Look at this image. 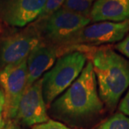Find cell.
Instances as JSON below:
<instances>
[{
  "label": "cell",
  "mask_w": 129,
  "mask_h": 129,
  "mask_svg": "<svg viewBox=\"0 0 129 129\" xmlns=\"http://www.w3.org/2000/svg\"><path fill=\"white\" fill-rule=\"evenodd\" d=\"M103 110L91 61L79 77L50 105L52 115L58 119L78 123L99 115Z\"/></svg>",
  "instance_id": "obj_1"
},
{
  "label": "cell",
  "mask_w": 129,
  "mask_h": 129,
  "mask_svg": "<svg viewBox=\"0 0 129 129\" xmlns=\"http://www.w3.org/2000/svg\"><path fill=\"white\" fill-rule=\"evenodd\" d=\"M90 61L100 98L107 108L113 110L129 87V62L108 47L93 51Z\"/></svg>",
  "instance_id": "obj_2"
},
{
  "label": "cell",
  "mask_w": 129,
  "mask_h": 129,
  "mask_svg": "<svg viewBox=\"0 0 129 129\" xmlns=\"http://www.w3.org/2000/svg\"><path fill=\"white\" fill-rule=\"evenodd\" d=\"M87 56L81 51L64 54L42 77V92L47 106H50L82 73Z\"/></svg>",
  "instance_id": "obj_3"
},
{
  "label": "cell",
  "mask_w": 129,
  "mask_h": 129,
  "mask_svg": "<svg viewBox=\"0 0 129 129\" xmlns=\"http://www.w3.org/2000/svg\"><path fill=\"white\" fill-rule=\"evenodd\" d=\"M27 59L0 70V86L5 98V120L14 119L19 103L26 89Z\"/></svg>",
  "instance_id": "obj_4"
},
{
  "label": "cell",
  "mask_w": 129,
  "mask_h": 129,
  "mask_svg": "<svg viewBox=\"0 0 129 129\" xmlns=\"http://www.w3.org/2000/svg\"><path fill=\"white\" fill-rule=\"evenodd\" d=\"M129 32V20L121 22H99L89 24L64 45L93 47L121 41Z\"/></svg>",
  "instance_id": "obj_5"
},
{
  "label": "cell",
  "mask_w": 129,
  "mask_h": 129,
  "mask_svg": "<svg viewBox=\"0 0 129 129\" xmlns=\"http://www.w3.org/2000/svg\"><path fill=\"white\" fill-rule=\"evenodd\" d=\"M41 42L40 31L34 27L2 37L0 40V70L27 59Z\"/></svg>",
  "instance_id": "obj_6"
},
{
  "label": "cell",
  "mask_w": 129,
  "mask_h": 129,
  "mask_svg": "<svg viewBox=\"0 0 129 129\" xmlns=\"http://www.w3.org/2000/svg\"><path fill=\"white\" fill-rule=\"evenodd\" d=\"M43 21V32L47 39L54 44L64 45L91 20L61 7Z\"/></svg>",
  "instance_id": "obj_7"
},
{
  "label": "cell",
  "mask_w": 129,
  "mask_h": 129,
  "mask_svg": "<svg viewBox=\"0 0 129 129\" xmlns=\"http://www.w3.org/2000/svg\"><path fill=\"white\" fill-rule=\"evenodd\" d=\"M14 120L25 126H34L50 120L42 92V78L25 89Z\"/></svg>",
  "instance_id": "obj_8"
},
{
  "label": "cell",
  "mask_w": 129,
  "mask_h": 129,
  "mask_svg": "<svg viewBox=\"0 0 129 129\" xmlns=\"http://www.w3.org/2000/svg\"><path fill=\"white\" fill-rule=\"evenodd\" d=\"M47 0H0V21L23 27L37 19Z\"/></svg>",
  "instance_id": "obj_9"
},
{
  "label": "cell",
  "mask_w": 129,
  "mask_h": 129,
  "mask_svg": "<svg viewBox=\"0 0 129 129\" xmlns=\"http://www.w3.org/2000/svg\"><path fill=\"white\" fill-rule=\"evenodd\" d=\"M57 51L54 47L41 42L29 53L27 59V85L29 88L54 65Z\"/></svg>",
  "instance_id": "obj_10"
},
{
  "label": "cell",
  "mask_w": 129,
  "mask_h": 129,
  "mask_svg": "<svg viewBox=\"0 0 129 129\" xmlns=\"http://www.w3.org/2000/svg\"><path fill=\"white\" fill-rule=\"evenodd\" d=\"M93 22L129 20V0H96L90 14Z\"/></svg>",
  "instance_id": "obj_11"
},
{
  "label": "cell",
  "mask_w": 129,
  "mask_h": 129,
  "mask_svg": "<svg viewBox=\"0 0 129 129\" xmlns=\"http://www.w3.org/2000/svg\"><path fill=\"white\" fill-rule=\"evenodd\" d=\"M96 0H65L62 8L90 18L93 4Z\"/></svg>",
  "instance_id": "obj_12"
},
{
  "label": "cell",
  "mask_w": 129,
  "mask_h": 129,
  "mask_svg": "<svg viewBox=\"0 0 129 129\" xmlns=\"http://www.w3.org/2000/svg\"><path fill=\"white\" fill-rule=\"evenodd\" d=\"M97 129H129V118L122 113H116L102 123Z\"/></svg>",
  "instance_id": "obj_13"
},
{
  "label": "cell",
  "mask_w": 129,
  "mask_h": 129,
  "mask_svg": "<svg viewBox=\"0 0 129 129\" xmlns=\"http://www.w3.org/2000/svg\"><path fill=\"white\" fill-rule=\"evenodd\" d=\"M65 0H47L41 14L38 17V19L41 21L47 18L57 9L61 8Z\"/></svg>",
  "instance_id": "obj_14"
},
{
  "label": "cell",
  "mask_w": 129,
  "mask_h": 129,
  "mask_svg": "<svg viewBox=\"0 0 129 129\" xmlns=\"http://www.w3.org/2000/svg\"><path fill=\"white\" fill-rule=\"evenodd\" d=\"M32 129H72L60 122L49 120L45 123L34 125Z\"/></svg>",
  "instance_id": "obj_15"
},
{
  "label": "cell",
  "mask_w": 129,
  "mask_h": 129,
  "mask_svg": "<svg viewBox=\"0 0 129 129\" xmlns=\"http://www.w3.org/2000/svg\"><path fill=\"white\" fill-rule=\"evenodd\" d=\"M116 50L129 58V33L124 39L115 45Z\"/></svg>",
  "instance_id": "obj_16"
},
{
  "label": "cell",
  "mask_w": 129,
  "mask_h": 129,
  "mask_svg": "<svg viewBox=\"0 0 129 129\" xmlns=\"http://www.w3.org/2000/svg\"><path fill=\"white\" fill-rule=\"evenodd\" d=\"M5 94L2 90L0 88V129H2L5 124L4 111H5Z\"/></svg>",
  "instance_id": "obj_17"
},
{
  "label": "cell",
  "mask_w": 129,
  "mask_h": 129,
  "mask_svg": "<svg viewBox=\"0 0 129 129\" xmlns=\"http://www.w3.org/2000/svg\"><path fill=\"white\" fill-rule=\"evenodd\" d=\"M118 108L122 113L129 116V90L123 100L120 101Z\"/></svg>",
  "instance_id": "obj_18"
},
{
  "label": "cell",
  "mask_w": 129,
  "mask_h": 129,
  "mask_svg": "<svg viewBox=\"0 0 129 129\" xmlns=\"http://www.w3.org/2000/svg\"><path fill=\"white\" fill-rule=\"evenodd\" d=\"M2 129H21L16 122L12 120H9L7 123H6L4 127Z\"/></svg>",
  "instance_id": "obj_19"
},
{
  "label": "cell",
  "mask_w": 129,
  "mask_h": 129,
  "mask_svg": "<svg viewBox=\"0 0 129 129\" xmlns=\"http://www.w3.org/2000/svg\"><path fill=\"white\" fill-rule=\"evenodd\" d=\"M2 25H1V24H0V33L2 32Z\"/></svg>",
  "instance_id": "obj_20"
}]
</instances>
